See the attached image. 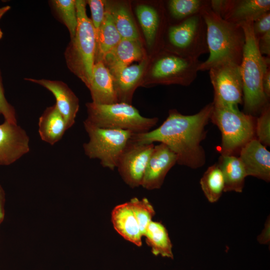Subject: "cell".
Returning a JSON list of instances; mask_svg holds the SVG:
<instances>
[{
  "label": "cell",
  "instance_id": "cell-1",
  "mask_svg": "<svg viewBox=\"0 0 270 270\" xmlns=\"http://www.w3.org/2000/svg\"><path fill=\"white\" fill-rule=\"evenodd\" d=\"M212 108V102L192 115H184L176 110H170L158 128L145 133L133 134L131 140L141 144H164L176 154L177 164L194 169L200 168L206 162L204 150L200 143L205 138V128Z\"/></svg>",
  "mask_w": 270,
  "mask_h": 270
},
{
  "label": "cell",
  "instance_id": "cell-2",
  "mask_svg": "<svg viewBox=\"0 0 270 270\" xmlns=\"http://www.w3.org/2000/svg\"><path fill=\"white\" fill-rule=\"evenodd\" d=\"M206 28L209 56L199 66V71L208 70L222 62L240 65L245 44V34L240 24L230 22L214 12L210 6L201 13Z\"/></svg>",
  "mask_w": 270,
  "mask_h": 270
},
{
  "label": "cell",
  "instance_id": "cell-3",
  "mask_svg": "<svg viewBox=\"0 0 270 270\" xmlns=\"http://www.w3.org/2000/svg\"><path fill=\"white\" fill-rule=\"evenodd\" d=\"M252 22L240 25L245 34V44L240 65L243 85L244 113L253 116L260 112L268 103L262 86L264 75L270 67V58L260 52L252 27Z\"/></svg>",
  "mask_w": 270,
  "mask_h": 270
},
{
  "label": "cell",
  "instance_id": "cell-4",
  "mask_svg": "<svg viewBox=\"0 0 270 270\" xmlns=\"http://www.w3.org/2000/svg\"><path fill=\"white\" fill-rule=\"evenodd\" d=\"M86 0H76L78 25L64 56L69 70L88 88L95 63L96 38L91 20L86 14Z\"/></svg>",
  "mask_w": 270,
  "mask_h": 270
},
{
  "label": "cell",
  "instance_id": "cell-5",
  "mask_svg": "<svg viewBox=\"0 0 270 270\" xmlns=\"http://www.w3.org/2000/svg\"><path fill=\"white\" fill-rule=\"evenodd\" d=\"M88 116L85 120L101 128L130 131L134 134L150 131L158 122L157 118H146L130 104L116 102L112 104H86Z\"/></svg>",
  "mask_w": 270,
  "mask_h": 270
},
{
  "label": "cell",
  "instance_id": "cell-6",
  "mask_svg": "<svg viewBox=\"0 0 270 270\" xmlns=\"http://www.w3.org/2000/svg\"><path fill=\"white\" fill-rule=\"evenodd\" d=\"M210 120L222 134V155H232L254 138L256 124L253 116L240 111L237 106L213 103Z\"/></svg>",
  "mask_w": 270,
  "mask_h": 270
},
{
  "label": "cell",
  "instance_id": "cell-7",
  "mask_svg": "<svg viewBox=\"0 0 270 270\" xmlns=\"http://www.w3.org/2000/svg\"><path fill=\"white\" fill-rule=\"evenodd\" d=\"M84 126L89 136L88 142L83 144L86 155L90 159L99 160L103 167L114 170L134 134L128 130L99 128L86 120Z\"/></svg>",
  "mask_w": 270,
  "mask_h": 270
},
{
  "label": "cell",
  "instance_id": "cell-8",
  "mask_svg": "<svg viewBox=\"0 0 270 270\" xmlns=\"http://www.w3.org/2000/svg\"><path fill=\"white\" fill-rule=\"evenodd\" d=\"M166 38L168 51L182 57L198 59L208 52L206 24L201 14L170 26Z\"/></svg>",
  "mask_w": 270,
  "mask_h": 270
},
{
  "label": "cell",
  "instance_id": "cell-9",
  "mask_svg": "<svg viewBox=\"0 0 270 270\" xmlns=\"http://www.w3.org/2000/svg\"><path fill=\"white\" fill-rule=\"evenodd\" d=\"M160 54L150 70L154 82L188 86L196 80L202 62L198 59L184 58L168 51Z\"/></svg>",
  "mask_w": 270,
  "mask_h": 270
},
{
  "label": "cell",
  "instance_id": "cell-10",
  "mask_svg": "<svg viewBox=\"0 0 270 270\" xmlns=\"http://www.w3.org/2000/svg\"><path fill=\"white\" fill-rule=\"evenodd\" d=\"M214 90L215 104L237 106L243 100V85L240 66L224 62L209 70Z\"/></svg>",
  "mask_w": 270,
  "mask_h": 270
},
{
  "label": "cell",
  "instance_id": "cell-11",
  "mask_svg": "<svg viewBox=\"0 0 270 270\" xmlns=\"http://www.w3.org/2000/svg\"><path fill=\"white\" fill-rule=\"evenodd\" d=\"M154 147V144H141L130 138L122 152L116 168L123 180L130 188L141 186Z\"/></svg>",
  "mask_w": 270,
  "mask_h": 270
},
{
  "label": "cell",
  "instance_id": "cell-12",
  "mask_svg": "<svg viewBox=\"0 0 270 270\" xmlns=\"http://www.w3.org/2000/svg\"><path fill=\"white\" fill-rule=\"evenodd\" d=\"M30 150V138L24 128L6 121L0 124V166L14 164Z\"/></svg>",
  "mask_w": 270,
  "mask_h": 270
},
{
  "label": "cell",
  "instance_id": "cell-13",
  "mask_svg": "<svg viewBox=\"0 0 270 270\" xmlns=\"http://www.w3.org/2000/svg\"><path fill=\"white\" fill-rule=\"evenodd\" d=\"M177 163V156L164 144L154 146L148 162L141 186L148 190L160 188L170 168Z\"/></svg>",
  "mask_w": 270,
  "mask_h": 270
},
{
  "label": "cell",
  "instance_id": "cell-14",
  "mask_svg": "<svg viewBox=\"0 0 270 270\" xmlns=\"http://www.w3.org/2000/svg\"><path fill=\"white\" fill-rule=\"evenodd\" d=\"M26 80L38 84L50 92L55 97V104L69 129L74 124L79 110V100L68 85L62 81L26 78Z\"/></svg>",
  "mask_w": 270,
  "mask_h": 270
},
{
  "label": "cell",
  "instance_id": "cell-15",
  "mask_svg": "<svg viewBox=\"0 0 270 270\" xmlns=\"http://www.w3.org/2000/svg\"><path fill=\"white\" fill-rule=\"evenodd\" d=\"M240 154L247 176L270 182V152L264 145L253 138L241 148Z\"/></svg>",
  "mask_w": 270,
  "mask_h": 270
},
{
  "label": "cell",
  "instance_id": "cell-16",
  "mask_svg": "<svg viewBox=\"0 0 270 270\" xmlns=\"http://www.w3.org/2000/svg\"><path fill=\"white\" fill-rule=\"evenodd\" d=\"M144 58V51L140 40L122 38L102 62L113 74L132 62Z\"/></svg>",
  "mask_w": 270,
  "mask_h": 270
},
{
  "label": "cell",
  "instance_id": "cell-17",
  "mask_svg": "<svg viewBox=\"0 0 270 270\" xmlns=\"http://www.w3.org/2000/svg\"><path fill=\"white\" fill-rule=\"evenodd\" d=\"M88 88L92 102L94 104H105L118 102L113 76L102 62L94 63Z\"/></svg>",
  "mask_w": 270,
  "mask_h": 270
},
{
  "label": "cell",
  "instance_id": "cell-18",
  "mask_svg": "<svg viewBox=\"0 0 270 270\" xmlns=\"http://www.w3.org/2000/svg\"><path fill=\"white\" fill-rule=\"evenodd\" d=\"M270 11V0H228L222 18L240 24L247 22H253Z\"/></svg>",
  "mask_w": 270,
  "mask_h": 270
},
{
  "label": "cell",
  "instance_id": "cell-19",
  "mask_svg": "<svg viewBox=\"0 0 270 270\" xmlns=\"http://www.w3.org/2000/svg\"><path fill=\"white\" fill-rule=\"evenodd\" d=\"M111 219L114 230L124 238L138 246H142L143 236L129 202L114 207Z\"/></svg>",
  "mask_w": 270,
  "mask_h": 270
},
{
  "label": "cell",
  "instance_id": "cell-20",
  "mask_svg": "<svg viewBox=\"0 0 270 270\" xmlns=\"http://www.w3.org/2000/svg\"><path fill=\"white\" fill-rule=\"evenodd\" d=\"M146 62L144 58L139 64L127 66L112 74L118 102L130 104L132 92L143 74Z\"/></svg>",
  "mask_w": 270,
  "mask_h": 270
},
{
  "label": "cell",
  "instance_id": "cell-21",
  "mask_svg": "<svg viewBox=\"0 0 270 270\" xmlns=\"http://www.w3.org/2000/svg\"><path fill=\"white\" fill-rule=\"evenodd\" d=\"M38 132L41 139L54 145L62 138L68 128L56 105L48 106L40 116Z\"/></svg>",
  "mask_w": 270,
  "mask_h": 270
},
{
  "label": "cell",
  "instance_id": "cell-22",
  "mask_svg": "<svg viewBox=\"0 0 270 270\" xmlns=\"http://www.w3.org/2000/svg\"><path fill=\"white\" fill-rule=\"evenodd\" d=\"M218 164L224 180V192H242L247 175L240 158L234 155H222Z\"/></svg>",
  "mask_w": 270,
  "mask_h": 270
},
{
  "label": "cell",
  "instance_id": "cell-23",
  "mask_svg": "<svg viewBox=\"0 0 270 270\" xmlns=\"http://www.w3.org/2000/svg\"><path fill=\"white\" fill-rule=\"evenodd\" d=\"M121 39L112 16L105 5L104 18L96 36L95 62H102L106 56Z\"/></svg>",
  "mask_w": 270,
  "mask_h": 270
},
{
  "label": "cell",
  "instance_id": "cell-24",
  "mask_svg": "<svg viewBox=\"0 0 270 270\" xmlns=\"http://www.w3.org/2000/svg\"><path fill=\"white\" fill-rule=\"evenodd\" d=\"M136 12L146 44L148 48H152L156 42L162 27L161 14L154 6L146 4L138 6Z\"/></svg>",
  "mask_w": 270,
  "mask_h": 270
},
{
  "label": "cell",
  "instance_id": "cell-25",
  "mask_svg": "<svg viewBox=\"0 0 270 270\" xmlns=\"http://www.w3.org/2000/svg\"><path fill=\"white\" fill-rule=\"evenodd\" d=\"M144 236L146 244L156 256L174 258L172 245L168 230L160 222L151 221L148 224Z\"/></svg>",
  "mask_w": 270,
  "mask_h": 270
},
{
  "label": "cell",
  "instance_id": "cell-26",
  "mask_svg": "<svg viewBox=\"0 0 270 270\" xmlns=\"http://www.w3.org/2000/svg\"><path fill=\"white\" fill-rule=\"evenodd\" d=\"M105 5L112 16L121 38L140 40L137 28L128 6L122 2L111 4L106 1Z\"/></svg>",
  "mask_w": 270,
  "mask_h": 270
},
{
  "label": "cell",
  "instance_id": "cell-27",
  "mask_svg": "<svg viewBox=\"0 0 270 270\" xmlns=\"http://www.w3.org/2000/svg\"><path fill=\"white\" fill-rule=\"evenodd\" d=\"M202 190L208 200L218 202L224 190V180L218 164L208 167L200 180Z\"/></svg>",
  "mask_w": 270,
  "mask_h": 270
},
{
  "label": "cell",
  "instance_id": "cell-28",
  "mask_svg": "<svg viewBox=\"0 0 270 270\" xmlns=\"http://www.w3.org/2000/svg\"><path fill=\"white\" fill-rule=\"evenodd\" d=\"M209 6L210 0H170L167 2L170 16L178 21V23L201 14Z\"/></svg>",
  "mask_w": 270,
  "mask_h": 270
},
{
  "label": "cell",
  "instance_id": "cell-29",
  "mask_svg": "<svg viewBox=\"0 0 270 270\" xmlns=\"http://www.w3.org/2000/svg\"><path fill=\"white\" fill-rule=\"evenodd\" d=\"M51 6L58 18L68 30L70 40L75 36L78 16L75 0H52Z\"/></svg>",
  "mask_w": 270,
  "mask_h": 270
},
{
  "label": "cell",
  "instance_id": "cell-30",
  "mask_svg": "<svg viewBox=\"0 0 270 270\" xmlns=\"http://www.w3.org/2000/svg\"><path fill=\"white\" fill-rule=\"evenodd\" d=\"M144 236L146 230L155 215L154 210L146 198H134L129 202Z\"/></svg>",
  "mask_w": 270,
  "mask_h": 270
},
{
  "label": "cell",
  "instance_id": "cell-31",
  "mask_svg": "<svg viewBox=\"0 0 270 270\" xmlns=\"http://www.w3.org/2000/svg\"><path fill=\"white\" fill-rule=\"evenodd\" d=\"M256 120L255 133L258 140L264 146L270 145V106L268 103L260 112Z\"/></svg>",
  "mask_w": 270,
  "mask_h": 270
},
{
  "label": "cell",
  "instance_id": "cell-32",
  "mask_svg": "<svg viewBox=\"0 0 270 270\" xmlns=\"http://www.w3.org/2000/svg\"><path fill=\"white\" fill-rule=\"evenodd\" d=\"M88 4L92 14L91 21L94 28L96 38L102 22L105 13V1L101 0H88Z\"/></svg>",
  "mask_w": 270,
  "mask_h": 270
},
{
  "label": "cell",
  "instance_id": "cell-33",
  "mask_svg": "<svg viewBox=\"0 0 270 270\" xmlns=\"http://www.w3.org/2000/svg\"><path fill=\"white\" fill-rule=\"evenodd\" d=\"M0 114L2 115L4 121L17 124L16 112L14 106L7 100L2 84V78L0 71Z\"/></svg>",
  "mask_w": 270,
  "mask_h": 270
},
{
  "label": "cell",
  "instance_id": "cell-34",
  "mask_svg": "<svg viewBox=\"0 0 270 270\" xmlns=\"http://www.w3.org/2000/svg\"><path fill=\"white\" fill-rule=\"evenodd\" d=\"M254 34L258 40L260 37L270 31V11L266 12L252 22Z\"/></svg>",
  "mask_w": 270,
  "mask_h": 270
},
{
  "label": "cell",
  "instance_id": "cell-35",
  "mask_svg": "<svg viewBox=\"0 0 270 270\" xmlns=\"http://www.w3.org/2000/svg\"><path fill=\"white\" fill-rule=\"evenodd\" d=\"M258 47L260 53L270 58V31L266 32L258 40Z\"/></svg>",
  "mask_w": 270,
  "mask_h": 270
},
{
  "label": "cell",
  "instance_id": "cell-36",
  "mask_svg": "<svg viewBox=\"0 0 270 270\" xmlns=\"http://www.w3.org/2000/svg\"><path fill=\"white\" fill-rule=\"evenodd\" d=\"M270 216L264 224V228L258 237V240L260 244H268L270 241Z\"/></svg>",
  "mask_w": 270,
  "mask_h": 270
},
{
  "label": "cell",
  "instance_id": "cell-37",
  "mask_svg": "<svg viewBox=\"0 0 270 270\" xmlns=\"http://www.w3.org/2000/svg\"><path fill=\"white\" fill-rule=\"evenodd\" d=\"M264 92L268 98L270 96V68L268 67L265 72L262 80Z\"/></svg>",
  "mask_w": 270,
  "mask_h": 270
},
{
  "label": "cell",
  "instance_id": "cell-38",
  "mask_svg": "<svg viewBox=\"0 0 270 270\" xmlns=\"http://www.w3.org/2000/svg\"><path fill=\"white\" fill-rule=\"evenodd\" d=\"M5 202L4 191L0 184V224L2 222L4 216V205Z\"/></svg>",
  "mask_w": 270,
  "mask_h": 270
},
{
  "label": "cell",
  "instance_id": "cell-39",
  "mask_svg": "<svg viewBox=\"0 0 270 270\" xmlns=\"http://www.w3.org/2000/svg\"><path fill=\"white\" fill-rule=\"evenodd\" d=\"M10 6H6L0 8V20L2 17V16L10 10ZM3 32L2 30L0 28V40L2 38Z\"/></svg>",
  "mask_w": 270,
  "mask_h": 270
}]
</instances>
